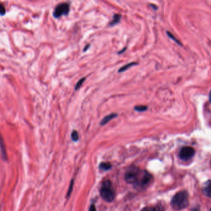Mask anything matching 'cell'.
<instances>
[{
    "instance_id": "17",
    "label": "cell",
    "mask_w": 211,
    "mask_h": 211,
    "mask_svg": "<svg viewBox=\"0 0 211 211\" xmlns=\"http://www.w3.org/2000/svg\"><path fill=\"white\" fill-rule=\"evenodd\" d=\"M167 35H168V36L169 37H170V38H171L172 39H173V40H174L175 42H177V43H178V44H180V42H178V40H177V39H175V38L173 37V35H172L171 33H170L169 32H167Z\"/></svg>"
},
{
    "instance_id": "16",
    "label": "cell",
    "mask_w": 211,
    "mask_h": 211,
    "mask_svg": "<svg viewBox=\"0 0 211 211\" xmlns=\"http://www.w3.org/2000/svg\"><path fill=\"white\" fill-rule=\"evenodd\" d=\"M6 14V9L5 8V6L0 4V16H4Z\"/></svg>"
},
{
    "instance_id": "13",
    "label": "cell",
    "mask_w": 211,
    "mask_h": 211,
    "mask_svg": "<svg viewBox=\"0 0 211 211\" xmlns=\"http://www.w3.org/2000/svg\"><path fill=\"white\" fill-rule=\"evenodd\" d=\"M135 110L139 112H143L148 109V107L146 105H136L134 107Z\"/></svg>"
},
{
    "instance_id": "2",
    "label": "cell",
    "mask_w": 211,
    "mask_h": 211,
    "mask_svg": "<svg viewBox=\"0 0 211 211\" xmlns=\"http://www.w3.org/2000/svg\"><path fill=\"white\" fill-rule=\"evenodd\" d=\"M189 204L188 193L186 191L177 192L172 199L171 205L173 209L180 210L185 209Z\"/></svg>"
},
{
    "instance_id": "14",
    "label": "cell",
    "mask_w": 211,
    "mask_h": 211,
    "mask_svg": "<svg viewBox=\"0 0 211 211\" xmlns=\"http://www.w3.org/2000/svg\"><path fill=\"white\" fill-rule=\"evenodd\" d=\"M85 81V78H83L80 79L78 81V82L76 84L75 87V91L79 90V89L81 87V86H82V84Z\"/></svg>"
},
{
    "instance_id": "6",
    "label": "cell",
    "mask_w": 211,
    "mask_h": 211,
    "mask_svg": "<svg viewBox=\"0 0 211 211\" xmlns=\"http://www.w3.org/2000/svg\"><path fill=\"white\" fill-rule=\"evenodd\" d=\"M0 150H1V154H2L3 160L4 161H7L8 155H7V152H6V148L5 144V141L1 134H0Z\"/></svg>"
},
{
    "instance_id": "11",
    "label": "cell",
    "mask_w": 211,
    "mask_h": 211,
    "mask_svg": "<svg viewBox=\"0 0 211 211\" xmlns=\"http://www.w3.org/2000/svg\"><path fill=\"white\" fill-rule=\"evenodd\" d=\"M138 63H136V62H131V63H129L127 65H125L124 66H123L122 67H121L120 68H119L118 72L119 73H122V72H124L125 71H127L128 68L135 66V65H136Z\"/></svg>"
},
{
    "instance_id": "5",
    "label": "cell",
    "mask_w": 211,
    "mask_h": 211,
    "mask_svg": "<svg viewBox=\"0 0 211 211\" xmlns=\"http://www.w3.org/2000/svg\"><path fill=\"white\" fill-rule=\"evenodd\" d=\"M195 154L194 149L191 147H183L179 153V157L183 161H188L192 158Z\"/></svg>"
},
{
    "instance_id": "12",
    "label": "cell",
    "mask_w": 211,
    "mask_h": 211,
    "mask_svg": "<svg viewBox=\"0 0 211 211\" xmlns=\"http://www.w3.org/2000/svg\"><path fill=\"white\" fill-rule=\"evenodd\" d=\"M99 169L103 171H107L111 168V165L108 162H102L99 164Z\"/></svg>"
},
{
    "instance_id": "22",
    "label": "cell",
    "mask_w": 211,
    "mask_h": 211,
    "mask_svg": "<svg viewBox=\"0 0 211 211\" xmlns=\"http://www.w3.org/2000/svg\"><path fill=\"white\" fill-rule=\"evenodd\" d=\"M209 101H210V102H211V91H210V94H209Z\"/></svg>"
},
{
    "instance_id": "24",
    "label": "cell",
    "mask_w": 211,
    "mask_h": 211,
    "mask_svg": "<svg viewBox=\"0 0 211 211\" xmlns=\"http://www.w3.org/2000/svg\"><path fill=\"white\" fill-rule=\"evenodd\" d=\"M0 211H1V205H0Z\"/></svg>"
},
{
    "instance_id": "1",
    "label": "cell",
    "mask_w": 211,
    "mask_h": 211,
    "mask_svg": "<svg viewBox=\"0 0 211 211\" xmlns=\"http://www.w3.org/2000/svg\"><path fill=\"white\" fill-rule=\"evenodd\" d=\"M125 180L127 183L133 184L136 189L143 191L147 189L152 183L153 176L146 170H141L133 166L126 171Z\"/></svg>"
},
{
    "instance_id": "9",
    "label": "cell",
    "mask_w": 211,
    "mask_h": 211,
    "mask_svg": "<svg viewBox=\"0 0 211 211\" xmlns=\"http://www.w3.org/2000/svg\"><path fill=\"white\" fill-rule=\"evenodd\" d=\"M141 211H164V210L162 205H157L146 207L144 209H143Z\"/></svg>"
},
{
    "instance_id": "18",
    "label": "cell",
    "mask_w": 211,
    "mask_h": 211,
    "mask_svg": "<svg viewBox=\"0 0 211 211\" xmlns=\"http://www.w3.org/2000/svg\"><path fill=\"white\" fill-rule=\"evenodd\" d=\"M89 211H96V208H95V206L94 204H92L90 207V209H89Z\"/></svg>"
},
{
    "instance_id": "20",
    "label": "cell",
    "mask_w": 211,
    "mask_h": 211,
    "mask_svg": "<svg viewBox=\"0 0 211 211\" xmlns=\"http://www.w3.org/2000/svg\"><path fill=\"white\" fill-rule=\"evenodd\" d=\"M125 50H126V48H124V49H122V50H121V51H119V52H118V54H120V53H122L124 52Z\"/></svg>"
},
{
    "instance_id": "21",
    "label": "cell",
    "mask_w": 211,
    "mask_h": 211,
    "mask_svg": "<svg viewBox=\"0 0 211 211\" xmlns=\"http://www.w3.org/2000/svg\"><path fill=\"white\" fill-rule=\"evenodd\" d=\"M151 7H152L154 10H157V6H154V5H151Z\"/></svg>"
},
{
    "instance_id": "15",
    "label": "cell",
    "mask_w": 211,
    "mask_h": 211,
    "mask_svg": "<svg viewBox=\"0 0 211 211\" xmlns=\"http://www.w3.org/2000/svg\"><path fill=\"white\" fill-rule=\"evenodd\" d=\"M71 137H72V141H77L79 140V134H78V132L77 131H75L74 130L71 134Z\"/></svg>"
},
{
    "instance_id": "3",
    "label": "cell",
    "mask_w": 211,
    "mask_h": 211,
    "mask_svg": "<svg viewBox=\"0 0 211 211\" xmlns=\"http://www.w3.org/2000/svg\"><path fill=\"white\" fill-rule=\"evenodd\" d=\"M100 195L102 199L106 202H112L115 199L116 192L112 183L109 180L104 181L100 188Z\"/></svg>"
},
{
    "instance_id": "23",
    "label": "cell",
    "mask_w": 211,
    "mask_h": 211,
    "mask_svg": "<svg viewBox=\"0 0 211 211\" xmlns=\"http://www.w3.org/2000/svg\"><path fill=\"white\" fill-rule=\"evenodd\" d=\"M191 211H199V210H198V209H195L191 210Z\"/></svg>"
},
{
    "instance_id": "19",
    "label": "cell",
    "mask_w": 211,
    "mask_h": 211,
    "mask_svg": "<svg viewBox=\"0 0 211 211\" xmlns=\"http://www.w3.org/2000/svg\"><path fill=\"white\" fill-rule=\"evenodd\" d=\"M90 47V44H88V45H87V46H85V48H84V49H83V51H84V52L87 51V49H88Z\"/></svg>"
},
{
    "instance_id": "8",
    "label": "cell",
    "mask_w": 211,
    "mask_h": 211,
    "mask_svg": "<svg viewBox=\"0 0 211 211\" xmlns=\"http://www.w3.org/2000/svg\"><path fill=\"white\" fill-rule=\"evenodd\" d=\"M118 116L117 113H111V114H109L108 115H106V116H104L102 120L100 122V125L101 126H103V125H105L106 124H107L109 121H110L111 120H112L113 118L117 117Z\"/></svg>"
},
{
    "instance_id": "7",
    "label": "cell",
    "mask_w": 211,
    "mask_h": 211,
    "mask_svg": "<svg viewBox=\"0 0 211 211\" xmlns=\"http://www.w3.org/2000/svg\"><path fill=\"white\" fill-rule=\"evenodd\" d=\"M202 191L204 195L211 197V180H209L205 183Z\"/></svg>"
},
{
    "instance_id": "4",
    "label": "cell",
    "mask_w": 211,
    "mask_h": 211,
    "mask_svg": "<svg viewBox=\"0 0 211 211\" xmlns=\"http://www.w3.org/2000/svg\"><path fill=\"white\" fill-rule=\"evenodd\" d=\"M70 11V5L68 3H62L58 5L53 11V16L59 18L62 16H67Z\"/></svg>"
},
{
    "instance_id": "10",
    "label": "cell",
    "mask_w": 211,
    "mask_h": 211,
    "mask_svg": "<svg viewBox=\"0 0 211 211\" xmlns=\"http://www.w3.org/2000/svg\"><path fill=\"white\" fill-rule=\"evenodd\" d=\"M121 15L119 14H116L114 15L112 20L109 23V25L110 26H114L115 25H116L117 24L119 23L120 21V19H121Z\"/></svg>"
}]
</instances>
